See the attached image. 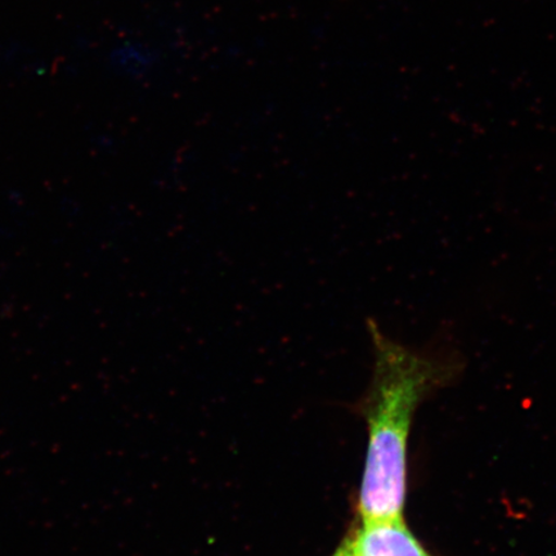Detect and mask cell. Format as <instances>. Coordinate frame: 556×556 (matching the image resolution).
Wrapping results in <instances>:
<instances>
[{"label": "cell", "mask_w": 556, "mask_h": 556, "mask_svg": "<svg viewBox=\"0 0 556 556\" xmlns=\"http://www.w3.org/2000/svg\"><path fill=\"white\" fill-rule=\"evenodd\" d=\"M375 351L366 417L368 444L359 491L363 521L403 518L406 502L407 443L421 401L448 381L457 361L448 354L415 351L368 321Z\"/></svg>", "instance_id": "6da1fadb"}, {"label": "cell", "mask_w": 556, "mask_h": 556, "mask_svg": "<svg viewBox=\"0 0 556 556\" xmlns=\"http://www.w3.org/2000/svg\"><path fill=\"white\" fill-rule=\"evenodd\" d=\"M346 542L357 556H434L408 530L403 518L363 521Z\"/></svg>", "instance_id": "7a4b0ae2"}, {"label": "cell", "mask_w": 556, "mask_h": 556, "mask_svg": "<svg viewBox=\"0 0 556 556\" xmlns=\"http://www.w3.org/2000/svg\"><path fill=\"white\" fill-rule=\"evenodd\" d=\"M332 556H357L352 552V548L350 545H348V542L342 547L338 548V552L333 554Z\"/></svg>", "instance_id": "3957f363"}]
</instances>
